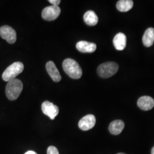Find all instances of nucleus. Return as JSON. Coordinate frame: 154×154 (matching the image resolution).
Wrapping results in <instances>:
<instances>
[{
    "label": "nucleus",
    "mask_w": 154,
    "mask_h": 154,
    "mask_svg": "<svg viewBox=\"0 0 154 154\" xmlns=\"http://www.w3.org/2000/svg\"><path fill=\"white\" fill-rule=\"evenodd\" d=\"M63 70L66 74L72 79H79L82 75V70L77 61L67 58L62 63Z\"/></svg>",
    "instance_id": "f257e3e1"
},
{
    "label": "nucleus",
    "mask_w": 154,
    "mask_h": 154,
    "mask_svg": "<svg viewBox=\"0 0 154 154\" xmlns=\"http://www.w3.org/2000/svg\"><path fill=\"white\" fill-rule=\"evenodd\" d=\"M23 89L22 82L18 79L8 82L6 86V95L11 100H14L18 98Z\"/></svg>",
    "instance_id": "f03ea898"
},
{
    "label": "nucleus",
    "mask_w": 154,
    "mask_h": 154,
    "mask_svg": "<svg viewBox=\"0 0 154 154\" xmlns=\"http://www.w3.org/2000/svg\"><path fill=\"white\" fill-rule=\"evenodd\" d=\"M24 69L23 64L20 62H16L6 68L3 72L2 78L5 82H9L16 79L19 74H20Z\"/></svg>",
    "instance_id": "7ed1b4c3"
},
{
    "label": "nucleus",
    "mask_w": 154,
    "mask_h": 154,
    "mask_svg": "<svg viewBox=\"0 0 154 154\" xmlns=\"http://www.w3.org/2000/svg\"><path fill=\"white\" fill-rule=\"evenodd\" d=\"M119 69L118 65L114 62H107L100 65L97 72L99 77L103 78H107L116 74Z\"/></svg>",
    "instance_id": "20e7f679"
},
{
    "label": "nucleus",
    "mask_w": 154,
    "mask_h": 154,
    "mask_svg": "<svg viewBox=\"0 0 154 154\" xmlns=\"http://www.w3.org/2000/svg\"><path fill=\"white\" fill-rule=\"evenodd\" d=\"M0 36L11 44H14L16 41L17 34L15 30L8 25L0 28Z\"/></svg>",
    "instance_id": "39448f33"
},
{
    "label": "nucleus",
    "mask_w": 154,
    "mask_h": 154,
    "mask_svg": "<svg viewBox=\"0 0 154 154\" xmlns=\"http://www.w3.org/2000/svg\"><path fill=\"white\" fill-rule=\"evenodd\" d=\"M61 13V9L59 6H49L46 7L42 12L43 19L46 21H53L57 19Z\"/></svg>",
    "instance_id": "423d86ee"
},
{
    "label": "nucleus",
    "mask_w": 154,
    "mask_h": 154,
    "mask_svg": "<svg viewBox=\"0 0 154 154\" xmlns=\"http://www.w3.org/2000/svg\"><path fill=\"white\" fill-rule=\"evenodd\" d=\"M42 111L45 115L49 116L50 119L53 120L59 113L58 106L49 101H45L42 104Z\"/></svg>",
    "instance_id": "0eeeda50"
},
{
    "label": "nucleus",
    "mask_w": 154,
    "mask_h": 154,
    "mask_svg": "<svg viewBox=\"0 0 154 154\" xmlns=\"http://www.w3.org/2000/svg\"><path fill=\"white\" fill-rule=\"evenodd\" d=\"M96 123L95 116L92 114H88L83 116L79 121L78 126L82 131H88L93 128Z\"/></svg>",
    "instance_id": "6e6552de"
},
{
    "label": "nucleus",
    "mask_w": 154,
    "mask_h": 154,
    "mask_svg": "<svg viewBox=\"0 0 154 154\" xmlns=\"http://www.w3.org/2000/svg\"><path fill=\"white\" fill-rule=\"evenodd\" d=\"M46 68L53 81L55 82H58L61 81V74L53 61L48 62L46 65Z\"/></svg>",
    "instance_id": "1a4fd4ad"
},
{
    "label": "nucleus",
    "mask_w": 154,
    "mask_h": 154,
    "mask_svg": "<svg viewBox=\"0 0 154 154\" xmlns=\"http://www.w3.org/2000/svg\"><path fill=\"white\" fill-rule=\"evenodd\" d=\"M138 107L144 111L152 109L154 106V100L149 96H143L138 99Z\"/></svg>",
    "instance_id": "9d476101"
},
{
    "label": "nucleus",
    "mask_w": 154,
    "mask_h": 154,
    "mask_svg": "<svg viewBox=\"0 0 154 154\" xmlns=\"http://www.w3.org/2000/svg\"><path fill=\"white\" fill-rule=\"evenodd\" d=\"M76 48L81 53H93L97 49V45L91 42L85 41H81L76 45Z\"/></svg>",
    "instance_id": "9b49d317"
},
{
    "label": "nucleus",
    "mask_w": 154,
    "mask_h": 154,
    "mask_svg": "<svg viewBox=\"0 0 154 154\" xmlns=\"http://www.w3.org/2000/svg\"><path fill=\"white\" fill-rule=\"evenodd\" d=\"M126 36L122 33H118L113 39V44L118 50L125 49L126 46Z\"/></svg>",
    "instance_id": "f8f14e48"
},
{
    "label": "nucleus",
    "mask_w": 154,
    "mask_h": 154,
    "mask_svg": "<svg viewBox=\"0 0 154 154\" xmlns=\"http://www.w3.org/2000/svg\"><path fill=\"white\" fill-rule=\"evenodd\" d=\"M125 127V123L121 120H116L112 122L109 125V130L112 135H117L120 134Z\"/></svg>",
    "instance_id": "ddd939ff"
},
{
    "label": "nucleus",
    "mask_w": 154,
    "mask_h": 154,
    "mask_svg": "<svg viewBox=\"0 0 154 154\" xmlns=\"http://www.w3.org/2000/svg\"><path fill=\"white\" fill-rule=\"evenodd\" d=\"M143 45L149 48L151 46L154 42V29L149 28L147 29L144 34L142 38Z\"/></svg>",
    "instance_id": "4468645a"
},
{
    "label": "nucleus",
    "mask_w": 154,
    "mask_h": 154,
    "mask_svg": "<svg viewBox=\"0 0 154 154\" xmlns=\"http://www.w3.org/2000/svg\"><path fill=\"white\" fill-rule=\"evenodd\" d=\"M83 20L89 26H95L98 22V17L96 13L92 11H88L85 13Z\"/></svg>",
    "instance_id": "2eb2a0df"
},
{
    "label": "nucleus",
    "mask_w": 154,
    "mask_h": 154,
    "mask_svg": "<svg viewBox=\"0 0 154 154\" xmlns=\"http://www.w3.org/2000/svg\"><path fill=\"white\" fill-rule=\"evenodd\" d=\"M133 4L131 0H120L117 2L116 8L119 11L126 12L132 9Z\"/></svg>",
    "instance_id": "dca6fc26"
},
{
    "label": "nucleus",
    "mask_w": 154,
    "mask_h": 154,
    "mask_svg": "<svg viewBox=\"0 0 154 154\" xmlns=\"http://www.w3.org/2000/svg\"><path fill=\"white\" fill-rule=\"evenodd\" d=\"M47 154H59V152L58 149L54 146H50L47 149Z\"/></svg>",
    "instance_id": "f3484780"
},
{
    "label": "nucleus",
    "mask_w": 154,
    "mask_h": 154,
    "mask_svg": "<svg viewBox=\"0 0 154 154\" xmlns=\"http://www.w3.org/2000/svg\"><path fill=\"white\" fill-rule=\"evenodd\" d=\"M49 2L50 3H51L53 6H58L61 2V1L60 0H49Z\"/></svg>",
    "instance_id": "a211bd4d"
},
{
    "label": "nucleus",
    "mask_w": 154,
    "mask_h": 154,
    "mask_svg": "<svg viewBox=\"0 0 154 154\" xmlns=\"http://www.w3.org/2000/svg\"><path fill=\"white\" fill-rule=\"evenodd\" d=\"M25 154H37L35 151H28V152H26Z\"/></svg>",
    "instance_id": "6ab92c4d"
},
{
    "label": "nucleus",
    "mask_w": 154,
    "mask_h": 154,
    "mask_svg": "<svg viewBox=\"0 0 154 154\" xmlns=\"http://www.w3.org/2000/svg\"><path fill=\"white\" fill-rule=\"evenodd\" d=\"M151 154H154V147L151 149Z\"/></svg>",
    "instance_id": "aec40b11"
},
{
    "label": "nucleus",
    "mask_w": 154,
    "mask_h": 154,
    "mask_svg": "<svg viewBox=\"0 0 154 154\" xmlns=\"http://www.w3.org/2000/svg\"><path fill=\"white\" fill-rule=\"evenodd\" d=\"M124 154V153H118V154Z\"/></svg>",
    "instance_id": "412c9836"
}]
</instances>
